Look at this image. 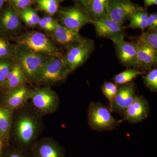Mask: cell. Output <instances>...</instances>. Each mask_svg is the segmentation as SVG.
I'll return each mask as SVG.
<instances>
[{"label": "cell", "instance_id": "52a82bcc", "mask_svg": "<svg viewBox=\"0 0 157 157\" xmlns=\"http://www.w3.org/2000/svg\"><path fill=\"white\" fill-rule=\"evenodd\" d=\"M20 45L36 53L50 56H62L56 46L48 37L39 32H30L18 39Z\"/></svg>", "mask_w": 157, "mask_h": 157}, {"label": "cell", "instance_id": "ba28073f", "mask_svg": "<svg viewBox=\"0 0 157 157\" xmlns=\"http://www.w3.org/2000/svg\"><path fill=\"white\" fill-rule=\"evenodd\" d=\"M58 12L61 25L78 32L85 25L91 23L93 20L87 12L78 6L62 8Z\"/></svg>", "mask_w": 157, "mask_h": 157}, {"label": "cell", "instance_id": "1f68e13d", "mask_svg": "<svg viewBox=\"0 0 157 157\" xmlns=\"http://www.w3.org/2000/svg\"><path fill=\"white\" fill-rule=\"evenodd\" d=\"M11 6L14 7L16 10L23 9L30 7L33 0H10Z\"/></svg>", "mask_w": 157, "mask_h": 157}, {"label": "cell", "instance_id": "603a6c76", "mask_svg": "<svg viewBox=\"0 0 157 157\" xmlns=\"http://www.w3.org/2000/svg\"><path fill=\"white\" fill-rule=\"evenodd\" d=\"M40 10L53 16L59 10V0H34Z\"/></svg>", "mask_w": 157, "mask_h": 157}, {"label": "cell", "instance_id": "8d00e7d4", "mask_svg": "<svg viewBox=\"0 0 157 157\" xmlns=\"http://www.w3.org/2000/svg\"><path fill=\"white\" fill-rule=\"evenodd\" d=\"M76 1H78L79 2L81 3L86 8L88 6L91 0H76Z\"/></svg>", "mask_w": 157, "mask_h": 157}, {"label": "cell", "instance_id": "e575fe53", "mask_svg": "<svg viewBox=\"0 0 157 157\" xmlns=\"http://www.w3.org/2000/svg\"><path fill=\"white\" fill-rule=\"evenodd\" d=\"M145 7H147L150 6L156 5L157 0H144Z\"/></svg>", "mask_w": 157, "mask_h": 157}, {"label": "cell", "instance_id": "3957f363", "mask_svg": "<svg viewBox=\"0 0 157 157\" xmlns=\"http://www.w3.org/2000/svg\"><path fill=\"white\" fill-rule=\"evenodd\" d=\"M87 119L90 128L99 132L112 131L121 123L113 117L109 108L100 102L94 101L89 105Z\"/></svg>", "mask_w": 157, "mask_h": 157}, {"label": "cell", "instance_id": "4dcf8cb0", "mask_svg": "<svg viewBox=\"0 0 157 157\" xmlns=\"http://www.w3.org/2000/svg\"><path fill=\"white\" fill-rule=\"evenodd\" d=\"M9 145L11 148L6 157H33L31 151L17 148L10 144Z\"/></svg>", "mask_w": 157, "mask_h": 157}, {"label": "cell", "instance_id": "5bb4252c", "mask_svg": "<svg viewBox=\"0 0 157 157\" xmlns=\"http://www.w3.org/2000/svg\"><path fill=\"white\" fill-rule=\"evenodd\" d=\"M33 157H64V153L60 145L53 138H39L31 149Z\"/></svg>", "mask_w": 157, "mask_h": 157}, {"label": "cell", "instance_id": "44dd1931", "mask_svg": "<svg viewBox=\"0 0 157 157\" xmlns=\"http://www.w3.org/2000/svg\"><path fill=\"white\" fill-rule=\"evenodd\" d=\"M144 71L135 69H129L116 75L113 78L114 83L117 85L126 84L131 82L137 76L144 74Z\"/></svg>", "mask_w": 157, "mask_h": 157}, {"label": "cell", "instance_id": "e0dca14e", "mask_svg": "<svg viewBox=\"0 0 157 157\" xmlns=\"http://www.w3.org/2000/svg\"><path fill=\"white\" fill-rule=\"evenodd\" d=\"M91 23L100 36H112L123 30V27L107 16L98 20L93 19Z\"/></svg>", "mask_w": 157, "mask_h": 157}, {"label": "cell", "instance_id": "ffe728a7", "mask_svg": "<svg viewBox=\"0 0 157 157\" xmlns=\"http://www.w3.org/2000/svg\"><path fill=\"white\" fill-rule=\"evenodd\" d=\"M109 0H91L86 8L87 14L98 20L107 16V7Z\"/></svg>", "mask_w": 157, "mask_h": 157}, {"label": "cell", "instance_id": "7402d4cb", "mask_svg": "<svg viewBox=\"0 0 157 157\" xmlns=\"http://www.w3.org/2000/svg\"><path fill=\"white\" fill-rule=\"evenodd\" d=\"M20 16L26 24L29 26L33 27L39 23L40 18L36 10L30 7L20 11Z\"/></svg>", "mask_w": 157, "mask_h": 157}, {"label": "cell", "instance_id": "cb8c5ba5", "mask_svg": "<svg viewBox=\"0 0 157 157\" xmlns=\"http://www.w3.org/2000/svg\"><path fill=\"white\" fill-rule=\"evenodd\" d=\"M139 41L146 44L154 50H157V31H148L143 32L140 36L135 38Z\"/></svg>", "mask_w": 157, "mask_h": 157}, {"label": "cell", "instance_id": "f546056e", "mask_svg": "<svg viewBox=\"0 0 157 157\" xmlns=\"http://www.w3.org/2000/svg\"><path fill=\"white\" fill-rule=\"evenodd\" d=\"M56 22V21L52 17L46 16L40 19L38 25L45 30L53 32L55 29Z\"/></svg>", "mask_w": 157, "mask_h": 157}, {"label": "cell", "instance_id": "836d02e7", "mask_svg": "<svg viewBox=\"0 0 157 157\" xmlns=\"http://www.w3.org/2000/svg\"><path fill=\"white\" fill-rule=\"evenodd\" d=\"M128 27L133 29H140L142 32L147 28L146 21L134 20H130V23Z\"/></svg>", "mask_w": 157, "mask_h": 157}, {"label": "cell", "instance_id": "d590c367", "mask_svg": "<svg viewBox=\"0 0 157 157\" xmlns=\"http://www.w3.org/2000/svg\"><path fill=\"white\" fill-rule=\"evenodd\" d=\"M5 143H9L6 142L5 140H3L0 137V157L2 155V152L3 147H4V144Z\"/></svg>", "mask_w": 157, "mask_h": 157}, {"label": "cell", "instance_id": "83f0119b", "mask_svg": "<svg viewBox=\"0 0 157 157\" xmlns=\"http://www.w3.org/2000/svg\"><path fill=\"white\" fill-rule=\"evenodd\" d=\"M15 63L9 58L0 59V86L10 72Z\"/></svg>", "mask_w": 157, "mask_h": 157}, {"label": "cell", "instance_id": "4316f807", "mask_svg": "<svg viewBox=\"0 0 157 157\" xmlns=\"http://www.w3.org/2000/svg\"><path fill=\"white\" fill-rule=\"evenodd\" d=\"M157 60V51L149 47L144 60L141 71L152 69V67L156 64Z\"/></svg>", "mask_w": 157, "mask_h": 157}, {"label": "cell", "instance_id": "d6a6232c", "mask_svg": "<svg viewBox=\"0 0 157 157\" xmlns=\"http://www.w3.org/2000/svg\"><path fill=\"white\" fill-rule=\"evenodd\" d=\"M147 28L149 31H154L157 30V14L156 13L148 15L147 19Z\"/></svg>", "mask_w": 157, "mask_h": 157}, {"label": "cell", "instance_id": "4fadbf2b", "mask_svg": "<svg viewBox=\"0 0 157 157\" xmlns=\"http://www.w3.org/2000/svg\"><path fill=\"white\" fill-rule=\"evenodd\" d=\"M135 84L132 82L120 85L112 104L111 112L116 111L124 114L128 107L135 101L137 97Z\"/></svg>", "mask_w": 157, "mask_h": 157}, {"label": "cell", "instance_id": "9c48e42d", "mask_svg": "<svg viewBox=\"0 0 157 157\" xmlns=\"http://www.w3.org/2000/svg\"><path fill=\"white\" fill-rule=\"evenodd\" d=\"M143 9L129 0H109L107 7V17L123 26L135 12Z\"/></svg>", "mask_w": 157, "mask_h": 157}, {"label": "cell", "instance_id": "74e56055", "mask_svg": "<svg viewBox=\"0 0 157 157\" xmlns=\"http://www.w3.org/2000/svg\"><path fill=\"white\" fill-rule=\"evenodd\" d=\"M5 1L6 0H0V11L3 9Z\"/></svg>", "mask_w": 157, "mask_h": 157}, {"label": "cell", "instance_id": "484cf974", "mask_svg": "<svg viewBox=\"0 0 157 157\" xmlns=\"http://www.w3.org/2000/svg\"><path fill=\"white\" fill-rule=\"evenodd\" d=\"M144 84L152 92H157V69H151L145 76H142Z\"/></svg>", "mask_w": 157, "mask_h": 157}, {"label": "cell", "instance_id": "30bf717a", "mask_svg": "<svg viewBox=\"0 0 157 157\" xmlns=\"http://www.w3.org/2000/svg\"><path fill=\"white\" fill-rule=\"evenodd\" d=\"M32 90L25 84L9 90L3 93L1 102L12 110L19 109L29 101Z\"/></svg>", "mask_w": 157, "mask_h": 157}, {"label": "cell", "instance_id": "ac0fdd59", "mask_svg": "<svg viewBox=\"0 0 157 157\" xmlns=\"http://www.w3.org/2000/svg\"><path fill=\"white\" fill-rule=\"evenodd\" d=\"M78 31L68 28L57 21L55 29L52 32L53 38L56 42L67 45L77 42L81 39Z\"/></svg>", "mask_w": 157, "mask_h": 157}, {"label": "cell", "instance_id": "9a60e30c", "mask_svg": "<svg viewBox=\"0 0 157 157\" xmlns=\"http://www.w3.org/2000/svg\"><path fill=\"white\" fill-rule=\"evenodd\" d=\"M21 21L17 11L11 6H6L0 11V33L9 34L19 28Z\"/></svg>", "mask_w": 157, "mask_h": 157}, {"label": "cell", "instance_id": "2e32d148", "mask_svg": "<svg viewBox=\"0 0 157 157\" xmlns=\"http://www.w3.org/2000/svg\"><path fill=\"white\" fill-rule=\"evenodd\" d=\"M29 83L23 71L17 63H15L8 73L5 81L0 86L3 93L18 87L23 84Z\"/></svg>", "mask_w": 157, "mask_h": 157}, {"label": "cell", "instance_id": "d4e9b609", "mask_svg": "<svg viewBox=\"0 0 157 157\" xmlns=\"http://www.w3.org/2000/svg\"><path fill=\"white\" fill-rule=\"evenodd\" d=\"M117 85L111 82H104L101 88L102 93L109 101L110 111L117 93Z\"/></svg>", "mask_w": 157, "mask_h": 157}, {"label": "cell", "instance_id": "8fae6325", "mask_svg": "<svg viewBox=\"0 0 157 157\" xmlns=\"http://www.w3.org/2000/svg\"><path fill=\"white\" fill-rule=\"evenodd\" d=\"M115 35L112 36L113 40L121 62L126 67L137 68V42H126Z\"/></svg>", "mask_w": 157, "mask_h": 157}, {"label": "cell", "instance_id": "d6986e66", "mask_svg": "<svg viewBox=\"0 0 157 157\" xmlns=\"http://www.w3.org/2000/svg\"><path fill=\"white\" fill-rule=\"evenodd\" d=\"M14 111L0 103V137L8 143Z\"/></svg>", "mask_w": 157, "mask_h": 157}, {"label": "cell", "instance_id": "5b68a950", "mask_svg": "<svg viewBox=\"0 0 157 157\" xmlns=\"http://www.w3.org/2000/svg\"><path fill=\"white\" fill-rule=\"evenodd\" d=\"M16 51L17 63L30 84H35L38 74L48 58L20 45Z\"/></svg>", "mask_w": 157, "mask_h": 157}, {"label": "cell", "instance_id": "8992f818", "mask_svg": "<svg viewBox=\"0 0 157 157\" xmlns=\"http://www.w3.org/2000/svg\"><path fill=\"white\" fill-rule=\"evenodd\" d=\"M67 51L64 58L70 73L86 61L94 48V42L82 38L77 42L66 45Z\"/></svg>", "mask_w": 157, "mask_h": 157}, {"label": "cell", "instance_id": "6da1fadb", "mask_svg": "<svg viewBox=\"0 0 157 157\" xmlns=\"http://www.w3.org/2000/svg\"><path fill=\"white\" fill-rule=\"evenodd\" d=\"M42 117L29 101L24 106L14 110L9 143L17 148L31 151L44 130Z\"/></svg>", "mask_w": 157, "mask_h": 157}, {"label": "cell", "instance_id": "7a4b0ae2", "mask_svg": "<svg viewBox=\"0 0 157 157\" xmlns=\"http://www.w3.org/2000/svg\"><path fill=\"white\" fill-rule=\"evenodd\" d=\"M70 73L64 58H48L38 74L35 84L49 86L64 81Z\"/></svg>", "mask_w": 157, "mask_h": 157}, {"label": "cell", "instance_id": "7c38bea8", "mask_svg": "<svg viewBox=\"0 0 157 157\" xmlns=\"http://www.w3.org/2000/svg\"><path fill=\"white\" fill-rule=\"evenodd\" d=\"M149 112L148 101L143 97L137 96L124 113L123 118L120 121L121 123L125 121L132 124L138 123L145 119Z\"/></svg>", "mask_w": 157, "mask_h": 157}, {"label": "cell", "instance_id": "277c9868", "mask_svg": "<svg viewBox=\"0 0 157 157\" xmlns=\"http://www.w3.org/2000/svg\"><path fill=\"white\" fill-rule=\"evenodd\" d=\"M29 101L34 109L42 117L56 112L59 106L57 94L47 86L32 89Z\"/></svg>", "mask_w": 157, "mask_h": 157}, {"label": "cell", "instance_id": "f1b7e54d", "mask_svg": "<svg viewBox=\"0 0 157 157\" xmlns=\"http://www.w3.org/2000/svg\"><path fill=\"white\" fill-rule=\"evenodd\" d=\"M14 52V48L7 40L0 38V59L9 58Z\"/></svg>", "mask_w": 157, "mask_h": 157}]
</instances>
